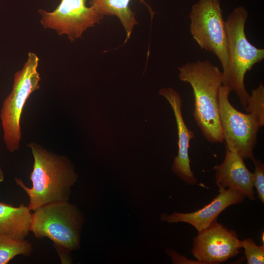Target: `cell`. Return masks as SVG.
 <instances>
[{
    "instance_id": "7",
    "label": "cell",
    "mask_w": 264,
    "mask_h": 264,
    "mask_svg": "<svg viewBox=\"0 0 264 264\" xmlns=\"http://www.w3.org/2000/svg\"><path fill=\"white\" fill-rule=\"evenodd\" d=\"M231 91L221 87L219 99V115L225 147L243 158H254L253 151L257 142L259 122L256 116L236 110L229 101Z\"/></svg>"
},
{
    "instance_id": "13",
    "label": "cell",
    "mask_w": 264,
    "mask_h": 264,
    "mask_svg": "<svg viewBox=\"0 0 264 264\" xmlns=\"http://www.w3.org/2000/svg\"><path fill=\"white\" fill-rule=\"evenodd\" d=\"M32 214L28 206H19L0 201V234L24 240L28 236Z\"/></svg>"
},
{
    "instance_id": "2",
    "label": "cell",
    "mask_w": 264,
    "mask_h": 264,
    "mask_svg": "<svg viewBox=\"0 0 264 264\" xmlns=\"http://www.w3.org/2000/svg\"><path fill=\"white\" fill-rule=\"evenodd\" d=\"M178 69L179 80L189 84L192 88L193 116L203 136L212 143L223 142L219 106L222 71L208 60L187 62Z\"/></svg>"
},
{
    "instance_id": "9",
    "label": "cell",
    "mask_w": 264,
    "mask_h": 264,
    "mask_svg": "<svg viewBox=\"0 0 264 264\" xmlns=\"http://www.w3.org/2000/svg\"><path fill=\"white\" fill-rule=\"evenodd\" d=\"M241 247L236 231L216 221L198 232L191 252L201 264H217L236 256Z\"/></svg>"
},
{
    "instance_id": "6",
    "label": "cell",
    "mask_w": 264,
    "mask_h": 264,
    "mask_svg": "<svg viewBox=\"0 0 264 264\" xmlns=\"http://www.w3.org/2000/svg\"><path fill=\"white\" fill-rule=\"evenodd\" d=\"M189 19L193 38L201 49L216 56L224 70L228 60L227 39L220 0H198L192 6Z\"/></svg>"
},
{
    "instance_id": "14",
    "label": "cell",
    "mask_w": 264,
    "mask_h": 264,
    "mask_svg": "<svg viewBox=\"0 0 264 264\" xmlns=\"http://www.w3.org/2000/svg\"><path fill=\"white\" fill-rule=\"evenodd\" d=\"M131 0H90V6H93L102 16H115L119 20L126 32L124 43L130 38L134 26L138 24L135 18V13L130 7ZM149 9L153 17L154 12L144 1L139 0Z\"/></svg>"
},
{
    "instance_id": "16",
    "label": "cell",
    "mask_w": 264,
    "mask_h": 264,
    "mask_svg": "<svg viewBox=\"0 0 264 264\" xmlns=\"http://www.w3.org/2000/svg\"><path fill=\"white\" fill-rule=\"evenodd\" d=\"M244 109L246 113L256 117L261 127L264 125V86L262 82L257 88L251 90Z\"/></svg>"
},
{
    "instance_id": "19",
    "label": "cell",
    "mask_w": 264,
    "mask_h": 264,
    "mask_svg": "<svg viewBox=\"0 0 264 264\" xmlns=\"http://www.w3.org/2000/svg\"><path fill=\"white\" fill-rule=\"evenodd\" d=\"M167 254L169 255L172 259L173 260V262L174 264H176V262L180 259L178 262V264H201V263L198 261H193V260H188L186 257H184V256H181L179 255L178 254H177L176 252L175 251H173V250H169L167 251Z\"/></svg>"
},
{
    "instance_id": "4",
    "label": "cell",
    "mask_w": 264,
    "mask_h": 264,
    "mask_svg": "<svg viewBox=\"0 0 264 264\" xmlns=\"http://www.w3.org/2000/svg\"><path fill=\"white\" fill-rule=\"evenodd\" d=\"M85 216L74 204L58 202L44 205L34 211L29 231L37 239L51 240L60 252H70L80 248Z\"/></svg>"
},
{
    "instance_id": "11",
    "label": "cell",
    "mask_w": 264,
    "mask_h": 264,
    "mask_svg": "<svg viewBox=\"0 0 264 264\" xmlns=\"http://www.w3.org/2000/svg\"><path fill=\"white\" fill-rule=\"evenodd\" d=\"M219 191V194L203 208L188 213H163L160 216L161 220L167 223H187L199 232L216 221L220 214L226 208L242 203L246 197L243 193L236 189L228 188Z\"/></svg>"
},
{
    "instance_id": "17",
    "label": "cell",
    "mask_w": 264,
    "mask_h": 264,
    "mask_svg": "<svg viewBox=\"0 0 264 264\" xmlns=\"http://www.w3.org/2000/svg\"><path fill=\"white\" fill-rule=\"evenodd\" d=\"M247 264H264V245H257L251 238L241 241Z\"/></svg>"
},
{
    "instance_id": "15",
    "label": "cell",
    "mask_w": 264,
    "mask_h": 264,
    "mask_svg": "<svg viewBox=\"0 0 264 264\" xmlns=\"http://www.w3.org/2000/svg\"><path fill=\"white\" fill-rule=\"evenodd\" d=\"M32 244L27 241L12 238L0 234V264H7L15 256H27L32 251Z\"/></svg>"
},
{
    "instance_id": "1",
    "label": "cell",
    "mask_w": 264,
    "mask_h": 264,
    "mask_svg": "<svg viewBox=\"0 0 264 264\" xmlns=\"http://www.w3.org/2000/svg\"><path fill=\"white\" fill-rule=\"evenodd\" d=\"M28 146L34 157L30 176L32 186L27 187L18 178H15V180L27 194L29 209L34 211L47 204L68 201L71 187L78 177L70 160L34 142L29 143Z\"/></svg>"
},
{
    "instance_id": "5",
    "label": "cell",
    "mask_w": 264,
    "mask_h": 264,
    "mask_svg": "<svg viewBox=\"0 0 264 264\" xmlns=\"http://www.w3.org/2000/svg\"><path fill=\"white\" fill-rule=\"evenodd\" d=\"M39 58L29 52L22 69L14 75L12 89L4 100L0 112L3 139L7 149L18 150L22 138L20 120L23 107L31 93L40 88L41 80L37 70Z\"/></svg>"
},
{
    "instance_id": "8",
    "label": "cell",
    "mask_w": 264,
    "mask_h": 264,
    "mask_svg": "<svg viewBox=\"0 0 264 264\" xmlns=\"http://www.w3.org/2000/svg\"><path fill=\"white\" fill-rule=\"evenodd\" d=\"M87 0H61L52 12L39 9L41 22L45 28L55 30L59 35L66 34L71 41L82 37L84 32L104 17Z\"/></svg>"
},
{
    "instance_id": "20",
    "label": "cell",
    "mask_w": 264,
    "mask_h": 264,
    "mask_svg": "<svg viewBox=\"0 0 264 264\" xmlns=\"http://www.w3.org/2000/svg\"><path fill=\"white\" fill-rule=\"evenodd\" d=\"M4 176L3 172L2 170H1V168L0 167V185L3 182L4 180Z\"/></svg>"
},
{
    "instance_id": "10",
    "label": "cell",
    "mask_w": 264,
    "mask_h": 264,
    "mask_svg": "<svg viewBox=\"0 0 264 264\" xmlns=\"http://www.w3.org/2000/svg\"><path fill=\"white\" fill-rule=\"evenodd\" d=\"M158 94L169 103L176 122L178 134V154L172 165V171L186 183L194 185L198 182L190 166L189 156L190 141L195 136L193 131L189 129L182 114V99L179 93L171 88H161Z\"/></svg>"
},
{
    "instance_id": "18",
    "label": "cell",
    "mask_w": 264,
    "mask_h": 264,
    "mask_svg": "<svg viewBox=\"0 0 264 264\" xmlns=\"http://www.w3.org/2000/svg\"><path fill=\"white\" fill-rule=\"evenodd\" d=\"M254 165L253 186L255 187L258 198L264 203V164L260 160H252Z\"/></svg>"
},
{
    "instance_id": "12",
    "label": "cell",
    "mask_w": 264,
    "mask_h": 264,
    "mask_svg": "<svg viewBox=\"0 0 264 264\" xmlns=\"http://www.w3.org/2000/svg\"><path fill=\"white\" fill-rule=\"evenodd\" d=\"M225 148L223 162L214 167L219 190L228 188L238 190L249 199L255 200L253 174L247 168L243 157Z\"/></svg>"
},
{
    "instance_id": "3",
    "label": "cell",
    "mask_w": 264,
    "mask_h": 264,
    "mask_svg": "<svg viewBox=\"0 0 264 264\" xmlns=\"http://www.w3.org/2000/svg\"><path fill=\"white\" fill-rule=\"evenodd\" d=\"M248 16L247 10L239 6L225 21L228 60L226 67L222 71V85L235 91L244 109L250 95L244 86L245 74L264 59V49L253 45L245 35Z\"/></svg>"
}]
</instances>
